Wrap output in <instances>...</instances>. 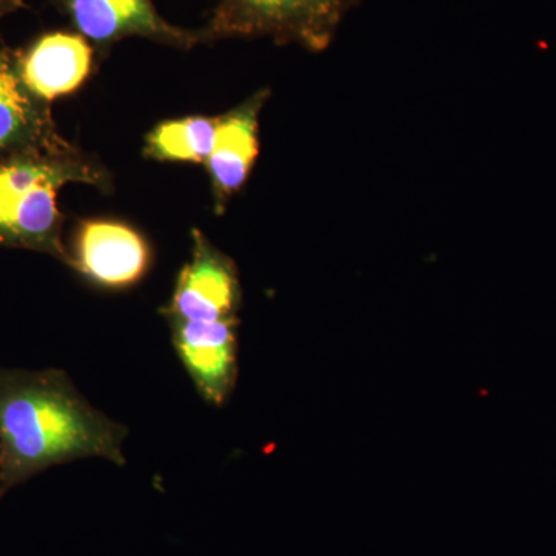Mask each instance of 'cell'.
Returning <instances> with one entry per match:
<instances>
[{
    "label": "cell",
    "instance_id": "7",
    "mask_svg": "<svg viewBox=\"0 0 556 556\" xmlns=\"http://www.w3.org/2000/svg\"><path fill=\"white\" fill-rule=\"evenodd\" d=\"M172 345L200 396L222 407L239 376V318L169 324Z\"/></svg>",
    "mask_w": 556,
    "mask_h": 556
},
{
    "label": "cell",
    "instance_id": "3",
    "mask_svg": "<svg viewBox=\"0 0 556 556\" xmlns=\"http://www.w3.org/2000/svg\"><path fill=\"white\" fill-rule=\"evenodd\" d=\"M356 0H217L200 27L204 43L226 39L274 40L278 46L327 49Z\"/></svg>",
    "mask_w": 556,
    "mask_h": 556
},
{
    "label": "cell",
    "instance_id": "5",
    "mask_svg": "<svg viewBox=\"0 0 556 556\" xmlns=\"http://www.w3.org/2000/svg\"><path fill=\"white\" fill-rule=\"evenodd\" d=\"M67 266L87 283L123 291L141 283L153 263L144 233L113 218L80 219L67 244Z\"/></svg>",
    "mask_w": 556,
    "mask_h": 556
},
{
    "label": "cell",
    "instance_id": "8",
    "mask_svg": "<svg viewBox=\"0 0 556 556\" xmlns=\"http://www.w3.org/2000/svg\"><path fill=\"white\" fill-rule=\"evenodd\" d=\"M70 146L72 142L58 130L51 102L27 86L21 75L17 49H11L0 33V156Z\"/></svg>",
    "mask_w": 556,
    "mask_h": 556
},
{
    "label": "cell",
    "instance_id": "4",
    "mask_svg": "<svg viewBox=\"0 0 556 556\" xmlns=\"http://www.w3.org/2000/svg\"><path fill=\"white\" fill-rule=\"evenodd\" d=\"M70 28L102 58L121 40L141 38L175 50L204 46L200 28L178 27L161 16L153 0H50Z\"/></svg>",
    "mask_w": 556,
    "mask_h": 556
},
{
    "label": "cell",
    "instance_id": "12",
    "mask_svg": "<svg viewBox=\"0 0 556 556\" xmlns=\"http://www.w3.org/2000/svg\"><path fill=\"white\" fill-rule=\"evenodd\" d=\"M27 7V0H0V22Z\"/></svg>",
    "mask_w": 556,
    "mask_h": 556
},
{
    "label": "cell",
    "instance_id": "6",
    "mask_svg": "<svg viewBox=\"0 0 556 556\" xmlns=\"http://www.w3.org/2000/svg\"><path fill=\"white\" fill-rule=\"evenodd\" d=\"M192 252L179 270L169 303L161 308L167 324L239 318L241 287L236 262L200 229H192Z\"/></svg>",
    "mask_w": 556,
    "mask_h": 556
},
{
    "label": "cell",
    "instance_id": "10",
    "mask_svg": "<svg viewBox=\"0 0 556 556\" xmlns=\"http://www.w3.org/2000/svg\"><path fill=\"white\" fill-rule=\"evenodd\" d=\"M97 54L89 40L68 28L40 33L17 49V62L27 86L42 100L53 102L89 79Z\"/></svg>",
    "mask_w": 556,
    "mask_h": 556
},
{
    "label": "cell",
    "instance_id": "1",
    "mask_svg": "<svg viewBox=\"0 0 556 556\" xmlns=\"http://www.w3.org/2000/svg\"><path fill=\"white\" fill-rule=\"evenodd\" d=\"M127 434L64 372L0 375V450L9 479L93 457L124 466Z\"/></svg>",
    "mask_w": 556,
    "mask_h": 556
},
{
    "label": "cell",
    "instance_id": "2",
    "mask_svg": "<svg viewBox=\"0 0 556 556\" xmlns=\"http://www.w3.org/2000/svg\"><path fill=\"white\" fill-rule=\"evenodd\" d=\"M68 185L108 193L113 178L97 156L75 144L0 156V244L43 252L67 265L58 193Z\"/></svg>",
    "mask_w": 556,
    "mask_h": 556
},
{
    "label": "cell",
    "instance_id": "9",
    "mask_svg": "<svg viewBox=\"0 0 556 556\" xmlns=\"http://www.w3.org/2000/svg\"><path fill=\"white\" fill-rule=\"evenodd\" d=\"M268 98V89L258 90L237 108L218 115L214 142L204 163L211 179L214 211L218 215L243 188L258 159V119Z\"/></svg>",
    "mask_w": 556,
    "mask_h": 556
},
{
    "label": "cell",
    "instance_id": "11",
    "mask_svg": "<svg viewBox=\"0 0 556 556\" xmlns=\"http://www.w3.org/2000/svg\"><path fill=\"white\" fill-rule=\"evenodd\" d=\"M218 116H186L161 121L146 135V159L160 163H206Z\"/></svg>",
    "mask_w": 556,
    "mask_h": 556
}]
</instances>
